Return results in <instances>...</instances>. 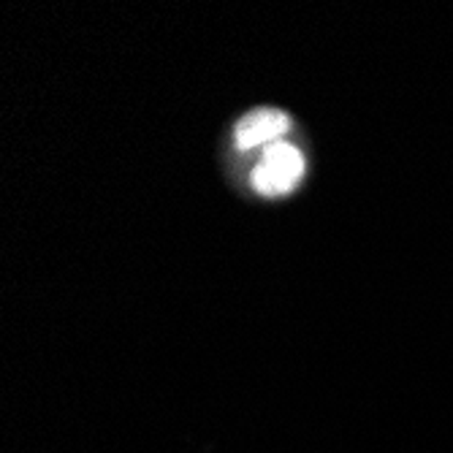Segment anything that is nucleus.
Wrapping results in <instances>:
<instances>
[{"label": "nucleus", "instance_id": "1", "mask_svg": "<svg viewBox=\"0 0 453 453\" xmlns=\"http://www.w3.org/2000/svg\"><path fill=\"white\" fill-rule=\"evenodd\" d=\"M304 174V155L288 142H274L264 150L261 163L253 169V188L264 196L291 193Z\"/></svg>", "mask_w": 453, "mask_h": 453}, {"label": "nucleus", "instance_id": "2", "mask_svg": "<svg viewBox=\"0 0 453 453\" xmlns=\"http://www.w3.org/2000/svg\"><path fill=\"white\" fill-rule=\"evenodd\" d=\"M288 128H291V117L280 109H256L247 114L239 128H236V147L244 152V150H253V147H261V144H274L280 142Z\"/></svg>", "mask_w": 453, "mask_h": 453}]
</instances>
